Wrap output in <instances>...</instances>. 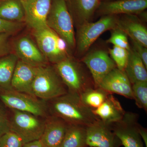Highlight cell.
I'll return each instance as SVG.
<instances>
[{"mask_svg":"<svg viewBox=\"0 0 147 147\" xmlns=\"http://www.w3.org/2000/svg\"><path fill=\"white\" fill-rule=\"evenodd\" d=\"M47 103L51 115L60 118L68 124L87 127L99 119L78 95L67 92L48 100Z\"/></svg>","mask_w":147,"mask_h":147,"instance_id":"1","label":"cell"},{"mask_svg":"<svg viewBox=\"0 0 147 147\" xmlns=\"http://www.w3.org/2000/svg\"><path fill=\"white\" fill-rule=\"evenodd\" d=\"M53 65L68 92L79 96L89 89L96 88L91 75L70 56Z\"/></svg>","mask_w":147,"mask_h":147,"instance_id":"2","label":"cell"},{"mask_svg":"<svg viewBox=\"0 0 147 147\" xmlns=\"http://www.w3.org/2000/svg\"><path fill=\"white\" fill-rule=\"evenodd\" d=\"M67 92L66 87L53 65L49 64L38 67L32 86L33 95L47 101Z\"/></svg>","mask_w":147,"mask_h":147,"instance_id":"3","label":"cell"},{"mask_svg":"<svg viewBox=\"0 0 147 147\" xmlns=\"http://www.w3.org/2000/svg\"><path fill=\"white\" fill-rule=\"evenodd\" d=\"M73 22L65 0H52L46 24L66 42L69 49L76 45Z\"/></svg>","mask_w":147,"mask_h":147,"instance_id":"4","label":"cell"},{"mask_svg":"<svg viewBox=\"0 0 147 147\" xmlns=\"http://www.w3.org/2000/svg\"><path fill=\"white\" fill-rule=\"evenodd\" d=\"M0 100L10 110L26 112L46 119L50 114L47 101L14 90L0 92Z\"/></svg>","mask_w":147,"mask_h":147,"instance_id":"5","label":"cell"},{"mask_svg":"<svg viewBox=\"0 0 147 147\" xmlns=\"http://www.w3.org/2000/svg\"><path fill=\"white\" fill-rule=\"evenodd\" d=\"M10 110V131L18 135L24 144L39 140L45 128V119L26 112Z\"/></svg>","mask_w":147,"mask_h":147,"instance_id":"6","label":"cell"},{"mask_svg":"<svg viewBox=\"0 0 147 147\" xmlns=\"http://www.w3.org/2000/svg\"><path fill=\"white\" fill-rule=\"evenodd\" d=\"M32 31L37 45L49 63L54 65L69 56L66 42L49 27Z\"/></svg>","mask_w":147,"mask_h":147,"instance_id":"7","label":"cell"},{"mask_svg":"<svg viewBox=\"0 0 147 147\" xmlns=\"http://www.w3.org/2000/svg\"><path fill=\"white\" fill-rule=\"evenodd\" d=\"M118 18L117 15H107L94 23L88 22L79 25L76 41L78 53H86L103 33L117 28Z\"/></svg>","mask_w":147,"mask_h":147,"instance_id":"8","label":"cell"},{"mask_svg":"<svg viewBox=\"0 0 147 147\" xmlns=\"http://www.w3.org/2000/svg\"><path fill=\"white\" fill-rule=\"evenodd\" d=\"M139 115L126 112L120 121L112 124L115 134L124 147H144L139 133Z\"/></svg>","mask_w":147,"mask_h":147,"instance_id":"9","label":"cell"},{"mask_svg":"<svg viewBox=\"0 0 147 147\" xmlns=\"http://www.w3.org/2000/svg\"><path fill=\"white\" fill-rule=\"evenodd\" d=\"M86 145L89 147H120L121 143L114 133L112 124L100 120L86 127Z\"/></svg>","mask_w":147,"mask_h":147,"instance_id":"10","label":"cell"},{"mask_svg":"<svg viewBox=\"0 0 147 147\" xmlns=\"http://www.w3.org/2000/svg\"><path fill=\"white\" fill-rule=\"evenodd\" d=\"M35 42L28 36L20 37L12 44L13 53L18 59L36 67L49 64Z\"/></svg>","mask_w":147,"mask_h":147,"instance_id":"11","label":"cell"},{"mask_svg":"<svg viewBox=\"0 0 147 147\" xmlns=\"http://www.w3.org/2000/svg\"><path fill=\"white\" fill-rule=\"evenodd\" d=\"M82 62L89 71L96 88H98L105 76L117 67L108 53L102 50L89 53L83 58Z\"/></svg>","mask_w":147,"mask_h":147,"instance_id":"12","label":"cell"},{"mask_svg":"<svg viewBox=\"0 0 147 147\" xmlns=\"http://www.w3.org/2000/svg\"><path fill=\"white\" fill-rule=\"evenodd\" d=\"M25 11V24L32 30L47 27L46 20L52 0H21Z\"/></svg>","mask_w":147,"mask_h":147,"instance_id":"13","label":"cell"},{"mask_svg":"<svg viewBox=\"0 0 147 147\" xmlns=\"http://www.w3.org/2000/svg\"><path fill=\"white\" fill-rule=\"evenodd\" d=\"M147 8V0H115L101 1L96 13L102 16L137 15Z\"/></svg>","mask_w":147,"mask_h":147,"instance_id":"14","label":"cell"},{"mask_svg":"<svg viewBox=\"0 0 147 147\" xmlns=\"http://www.w3.org/2000/svg\"><path fill=\"white\" fill-rule=\"evenodd\" d=\"M98 88L110 94H117L129 99H133L131 83L125 71L117 67L105 76Z\"/></svg>","mask_w":147,"mask_h":147,"instance_id":"15","label":"cell"},{"mask_svg":"<svg viewBox=\"0 0 147 147\" xmlns=\"http://www.w3.org/2000/svg\"><path fill=\"white\" fill-rule=\"evenodd\" d=\"M68 123L57 116L50 115L45 119L44 131L39 139L42 147H60Z\"/></svg>","mask_w":147,"mask_h":147,"instance_id":"16","label":"cell"},{"mask_svg":"<svg viewBox=\"0 0 147 147\" xmlns=\"http://www.w3.org/2000/svg\"><path fill=\"white\" fill-rule=\"evenodd\" d=\"M38 67L18 59L11 80L12 89L33 95L32 86Z\"/></svg>","mask_w":147,"mask_h":147,"instance_id":"17","label":"cell"},{"mask_svg":"<svg viewBox=\"0 0 147 147\" xmlns=\"http://www.w3.org/2000/svg\"><path fill=\"white\" fill-rule=\"evenodd\" d=\"M117 26L131 40L147 47V29L137 15H123L118 18Z\"/></svg>","mask_w":147,"mask_h":147,"instance_id":"18","label":"cell"},{"mask_svg":"<svg viewBox=\"0 0 147 147\" xmlns=\"http://www.w3.org/2000/svg\"><path fill=\"white\" fill-rule=\"evenodd\" d=\"M92 111L99 119L109 124L120 121L126 112L119 101L112 94H109L101 105Z\"/></svg>","mask_w":147,"mask_h":147,"instance_id":"19","label":"cell"},{"mask_svg":"<svg viewBox=\"0 0 147 147\" xmlns=\"http://www.w3.org/2000/svg\"><path fill=\"white\" fill-rule=\"evenodd\" d=\"M67 7L72 18L79 25L90 22L96 12L101 0H65Z\"/></svg>","mask_w":147,"mask_h":147,"instance_id":"20","label":"cell"},{"mask_svg":"<svg viewBox=\"0 0 147 147\" xmlns=\"http://www.w3.org/2000/svg\"><path fill=\"white\" fill-rule=\"evenodd\" d=\"M147 69L133 50L129 51L125 72L131 85L137 82H147Z\"/></svg>","mask_w":147,"mask_h":147,"instance_id":"21","label":"cell"},{"mask_svg":"<svg viewBox=\"0 0 147 147\" xmlns=\"http://www.w3.org/2000/svg\"><path fill=\"white\" fill-rule=\"evenodd\" d=\"M18 60L13 53L0 58V92L13 90L11 80Z\"/></svg>","mask_w":147,"mask_h":147,"instance_id":"22","label":"cell"},{"mask_svg":"<svg viewBox=\"0 0 147 147\" xmlns=\"http://www.w3.org/2000/svg\"><path fill=\"white\" fill-rule=\"evenodd\" d=\"M0 18L25 23V11L21 0H0Z\"/></svg>","mask_w":147,"mask_h":147,"instance_id":"23","label":"cell"},{"mask_svg":"<svg viewBox=\"0 0 147 147\" xmlns=\"http://www.w3.org/2000/svg\"><path fill=\"white\" fill-rule=\"evenodd\" d=\"M86 137V127L68 124L60 147H88Z\"/></svg>","mask_w":147,"mask_h":147,"instance_id":"24","label":"cell"},{"mask_svg":"<svg viewBox=\"0 0 147 147\" xmlns=\"http://www.w3.org/2000/svg\"><path fill=\"white\" fill-rule=\"evenodd\" d=\"M110 93L100 88H94L85 91L79 95L82 102L92 110L100 106Z\"/></svg>","mask_w":147,"mask_h":147,"instance_id":"25","label":"cell"},{"mask_svg":"<svg viewBox=\"0 0 147 147\" xmlns=\"http://www.w3.org/2000/svg\"><path fill=\"white\" fill-rule=\"evenodd\" d=\"M133 99L137 107L147 111V82L132 84Z\"/></svg>","mask_w":147,"mask_h":147,"instance_id":"26","label":"cell"},{"mask_svg":"<svg viewBox=\"0 0 147 147\" xmlns=\"http://www.w3.org/2000/svg\"><path fill=\"white\" fill-rule=\"evenodd\" d=\"M112 59L115 63L117 68L124 71L128 60L129 51L123 48L114 46L109 49Z\"/></svg>","mask_w":147,"mask_h":147,"instance_id":"27","label":"cell"},{"mask_svg":"<svg viewBox=\"0 0 147 147\" xmlns=\"http://www.w3.org/2000/svg\"><path fill=\"white\" fill-rule=\"evenodd\" d=\"M112 31L111 36L107 40V42L113 44L114 46L124 48L128 51L131 50L126 34L118 28Z\"/></svg>","mask_w":147,"mask_h":147,"instance_id":"28","label":"cell"},{"mask_svg":"<svg viewBox=\"0 0 147 147\" xmlns=\"http://www.w3.org/2000/svg\"><path fill=\"white\" fill-rule=\"evenodd\" d=\"M24 143L15 133L9 131L0 138V147H23Z\"/></svg>","mask_w":147,"mask_h":147,"instance_id":"29","label":"cell"},{"mask_svg":"<svg viewBox=\"0 0 147 147\" xmlns=\"http://www.w3.org/2000/svg\"><path fill=\"white\" fill-rule=\"evenodd\" d=\"M25 23L6 21L0 18V34H9L13 35L23 28Z\"/></svg>","mask_w":147,"mask_h":147,"instance_id":"30","label":"cell"},{"mask_svg":"<svg viewBox=\"0 0 147 147\" xmlns=\"http://www.w3.org/2000/svg\"><path fill=\"white\" fill-rule=\"evenodd\" d=\"M9 131H10V116L0 103V138Z\"/></svg>","mask_w":147,"mask_h":147,"instance_id":"31","label":"cell"},{"mask_svg":"<svg viewBox=\"0 0 147 147\" xmlns=\"http://www.w3.org/2000/svg\"><path fill=\"white\" fill-rule=\"evenodd\" d=\"M9 34H0V58L12 53V44L10 42Z\"/></svg>","mask_w":147,"mask_h":147,"instance_id":"32","label":"cell"},{"mask_svg":"<svg viewBox=\"0 0 147 147\" xmlns=\"http://www.w3.org/2000/svg\"><path fill=\"white\" fill-rule=\"evenodd\" d=\"M133 49L135 53L140 57L147 69V47L132 40Z\"/></svg>","mask_w":147,"mask_h":147,"instance_id":"33","label":"cell"},{"mask_svg":"<svg viewBox=\"0 0 147 147\" xmlns=\"http://www.w3.org/2000/svg\"><path fill=\"white\" fill-rule=\"evenodd\" d=\"M139 133H140L142 141H144V142L146 145V147H147V130L146 129L140 125V127H139Z\"/></svg>","mask_w":147,"mask_h":147,"instance_id":"34","label":"cell"},{"mask_svg":"<svg viewBox=\"0 0 147 147\" xmlns=\"http://www.w3.org/2000/svg\"><path fill=\"white\" fill-rule=\"evenodd\" d=\"M23 147H42L39 140L32 141L24 144Z\"/></svg>","mask_w":147,"mask_h":147,"instance_id":"35","label":"cell"},{"mask_svg":"<svg viewBox=\"0 0 147 147\" xmlns=\"http://www.w3.org/2000/svg\"><path fill=\"white\" fill-rule=\"evenodd\" d=\"M101 1H115V0H101Z\"/></svg>","mask_w":147,"mask_h":147,"instance_id":"36","label":"cell"}]
</instances>
